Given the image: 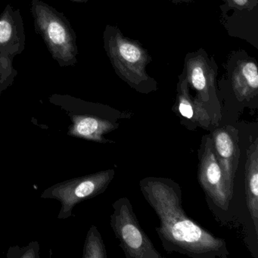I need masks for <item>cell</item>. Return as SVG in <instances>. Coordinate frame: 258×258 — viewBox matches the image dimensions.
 <instances>
[{
    "label": "cell",
    "instance_id": "4fadbf2b",
    "mask_svg": "<svg viewBox=\"0 0 258 258\" xmlns=\"http://www.w3.org/2000/svg\"><path fill=\"white\" fill-rule=\"evenodd\" d=\"M246 205L255 232L258 235V139L249 145L247 150L245 171Z\"/></svg>",
    "mask_w": 258,
    "mask_h": 258
},
{
    "label": "cell",
    "instance_id": "7c38bea8",
    "mask_svg": "<svg viewBox=\"0 0 258 258\" xmlns=\"http://www.w3.org/2000/svg\"><path fill=\"white\" fill-rule=\"evenodd\" d=\"M228 74L235 97L239 102H250L258 95L257 64L253 58L241 51L232 55Z\"/></svg>",
    "mask_w": 258,
    "mask_h": 258
},
{
    "label": "cell",
    "instance_id": "e0dca14e",
    "mask_svg": "<svg viewBox=\"0 0 258 258\" xmlns=\"http://www.w3.org/2000/svg\"><path fill=\"white\" fill-rule=\"evenodd\" d=\"M69 1H72V2L74 3H78V4H86V3H88L90 0H69Z\"/></svg>",
    "mask_w": 258,
    "mask_h": 258
},
{
    "label": "cell",
    "instance_id": "277c9868",
    "mask_svg": "<svg viewBox=\"0 0 258 258\" xmlns=\"http://www.w3.org/2000/svg\"><path fill=\"white\" fill-rule=\"evenodd\" d=\"M31 13L36 32L42 37L51 56L61 68L78 62L77 35L69 19L42 0H31Z\"/></svg>",
    "mask_w": 258,
    "mask_h": 258
},
{
    "label": "cell",
    "instance_id": "5bb4252c",
    "mask_svg": "<svg viewBox=\"0 0 258 258\" xmlns=\"http://www.w3.org/2000/svg\"><path fill=\"white\" fill-rule=\"evenodd\" d=\"M84 258H106L107 252L101 234L96 226L89 230L84 245Z\"/></svg>",
    "mask_w": 258,
    "mask_h": 258
},
{
    "label": "cell",
    "instance_id": "52a82bcc",
    "mask_svg": "<svg viewBox=\"0 0 258 258\" xmlns=\"http://www.w3.org/2000/svg\"><path fill=\"white\" fill-rule=\"evenodd\" d=\"M114 169L75 178L52 185L42 194L43 199H55L61 203L58 218L72 216L75 205L86 199H93L103 193L114 179Z\"/></svg>",
    "mask_w": 258,
    "mask_h": 258
},
{
    "label": "cell",
    "instance_id": "8992f818",
    "mask_svg": "<svg viewBox=\"0 0 258 258\" xmlns=\"http://www.w3.org/2000/svg\"><path fill=\"white\" fill-rule=\"evenodd\" d=\"M25 25L21 10L8 4L0 15V96L17 76L14 59L25 49Z\"/></svg>",
    "mask_w": 258,
    "mask_h": 258
},
{
    "label": "cell",
    "instance_id": "9a60e30c",
    "mask_svg": "<svg viewBox=\"0 0 258 258\" xmlns=\"http://www.w3.org/2000/svg\"><path fill=\"white\" fill-rule=\"evenodd\" d=\"M227 10H253L257 8L258 0H224Z\"/></svg>",
    "mask_w": 258,
    "mask_h": 258
},
{
    "label": "cell",
    "instance_id": "3957f363",
    "mask_svg": "<svg viewBox=\"0 0 258 258\" xmlns=\"http://www.w3.org/2000/svg\"><path fill=\"white\" fill-rule=\"evenodd\" d=\"M50 102L66 110L72 120L69 134L98 143H112L104 136L118 129L120 120L131 118L130 113L108 105L86 102L69 96L53 95Z\"/></svg>",
    "mask_w": 258,
    "mask_h": 258
},
{
    "label": "cell",
    "instance_id": "2e32d148",
    "mask_svg": "<svg viewBox=\"0 0 258 258\" xmlns=\"http://www.w3.org/2000/svg\"><path fill=\"white\" fill-rule=\"evenodd\" d=\"M194 0H171V2H173V4H188V3L193 2Z\"/></svg>",
    "mask_w": 258,
    "mask_h": 258
},
{
    "label": "cell",
    "instance_id": "9c48e42d",
    "mask_svg": "<svg viewBox=\"0 0 258 258\" xmlns=\"http://www.w3.org/2000/svg\"><path fill=\"white\" fill-rule=\"evenodd\" d=\"M198 180L207 198L217 208L227 211L231 200L225 188L223 173L216 158L211 134L202 137L199 147Z\"/></svg>",
    "mask_w": 258,
    "mask_h": 258
},
{
    "label": "cell",
    "instance_id": "8fae6325",
    "mask_svg": "<svg viewBox=\"0 0 258 258\" xmlns=\"http://www.w3.org/2000/svg\"><path fill=\"white\" fill-rule=\"evenodd\" d=\"M173 111L180 118V123L189 131H195L198 127L212 130L219 124L209 108L190 94L189 86L184 72L179 77Z\"/></svg>",
    "mask_w": 258,
    "mask_h": 258
},
{
    "label": "cell",
    "instance_id": "30bf717a",
    "mask_svg": "<svg viewBox=\"0 0 258 258\" xmlns=\"http://www.w3.org/2000/svg\"><path fill=\"white\" fill-rule=\"evenodd\" d=\"M216 158L223 173L225 188L229 199L234 194V182L239 164V133L231 125L217 127L211 133Z\"/></svg>",
    "mask_w": 258,
    "mask_h": 258
},
{
    "label": "cell",
    "instance_id": "6da1fadb",
    "mask_svg": "<svg viewBox=\"0 0 258 258\" xmlns=\"http://www.w3.org/2000/svg\"><path fill=\"white\" fill-rule=\"evenodd\" d=\"M140 190L159 219L155 228L163 247L168 253L191 258H227L226 241L199 226L182 208L180 185L170 178L142 179Z\"/></svg>",
    "mask_w": 258,
    "mask_h": 258
},
{
    "label": "cell",
    "instance_id": "ba28073f",
    "mask_svg": "<svg viewBox=\"0 0 258 258\" xmlns=\"http://www.w3.org/2000/svg\"><path fill=\"white\" fill-rule=\"evenodd\" d=\"M217 69V63L205 49L190 52L185 56L183 72L188 86L196 92L195 97L206 105L220 122L222 114L216 84Z\"/></svg>",
    "mask_w": 258,
    "mask_h": 258
},
{
    "label": "cell",
    "instance_id": "5b68a950",
    "mask_svg": "<svg viewBox=\"0 0 258 258\" xmlns=\"http://www.w3.org/2000/svg\"><path fill=\"white\" fill-rule=\"evenodd\" d=\"M110 224L126 258H161L150 238L139 223L132 204L126 197L112 205Z\"/></svg>",
    "mask_w": 258,
    "mask_h": 258
},
{
    "label": "cell",
    "instance_id": "7a4b0ae2",
    "mask_svg": "<svg viewBox=\"0 0 258 258\" xmlns=\"http://www.w3.org/2000/svg\"><path fill=\"white\" fill-rule=\"evenodd\" d=\"M103 43L107 56L122 81L142 94L157 91V81L146 72L152 57L140 42L123 36L117 27L107 25Z\"/></svg>",
    "mask_w": 258,
    "mask_h": 258
}]
</instances>
